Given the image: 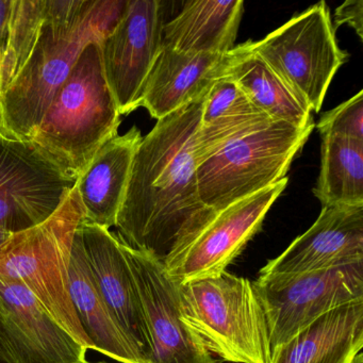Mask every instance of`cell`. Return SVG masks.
Listing matches in <instances>:
<instances>
[{
  "label": "cell",
  "instance_id": "6da1fadb",
  "mask_svg": "<svg viewBox=\"0 0 363 363\" xmlns=\"http://www.w3.org/2000/svg\"><path fill=\"white\" fill-rule=\"evenodd\" d=\"M205 97L157 121L142 138L116 218L123 243L161 262L216 216L199 196L194 155Z\"/></svg>",
  "mask_w": 363,
  "mask_h": 363
},
{
  "label": "cell",
  "instance_id": "7a4b0ae2",
  "mask_svg": "<svg viewBox=\"0 0 363 363\" xmlns=\"http://www.w3.org/2000/svg\"><path fill=\"white\" fill-rule=\"evenodd\" d=\"M128 0H45L39 27L0 99V135L28 143L82 50L118 25Z\"/></svg>",
  "mask_w": 363,
  "mask_h": 363
},
{
  "label": "cell",
  "instance_id": "3957f363",
  "mask_svg": "<svg viewBox=\"0 0 363 363\" xmlns=\"http://www.w3.org/2000/svg\"><path fill=\"white\" fill-rule=\"evenodd\" d=\"M120 125L99 42H93L82 50L28 143L63 176L76 182L101 146L118 135Z\"/></svg>",
  "mask_w": 363,
  "mask_h": 363
},
{
  "label": "cell",
  "instance_id": "277c9868",
  "mask_svg": "<svg viewBox=\"0 0 363 363\" xmlns=\"http://www.w3.org/2000/svg\"><path fill=\"white\" fill-rule=\"evenodd\" d=\"M84 220V207L74 186L48 220L14 233L0 245V277L22 282L78 343L94 350L69 294L74 238Z\"/></svg>",
  "mask_w": 363,
  "mask_h": 363
},
{
  "label": "cell",
  "instance_id": "5b68a950",
  "mask_svg": "<svg viewBox=\"0 0 363 363\" xmlns=\"http://www.w3.org/2000/svg\"><path fill=\"white\" fill-rule=\"evenodd\" d=\"M314 128L269 118L220 146L196 164L203 205L218 213L286 178Z\"/></svg>",
  "mask_w": 363,
  "mask_h": 363
},
{
  "label": "cell",
  "instance_id": "8992f818",
  "mask_svg": "<svg viewBox=\"0 0 363 363\" xmlns=\"http://www.w3.org/2000/svg\"><path fill=\"white\" fill-rule=\"evenodd\" d=\"M186 324L226 362L269 363V327L250 280L228 272L179 284Z\"/></svg>",
  "mask_w": 363,
  "mask_h": 363
},
{
  "label": "cell",
  "instance_id": "52a82bcc",
  "mask_svg": "<svg viewBox=\"0 0 363 363\" xmlns=\"http://www.w3.org/2000/svg\"><path fill=\"white\" fill-rule=\"evenodd\" d=\"M280 79L307 106L318 113L337 69L347 61L340 48L330 11L324 1L312 6L267 35L248 41Z\"/></svg>",
  "mask_w": 363,
  "mask_h": 363
},
{
  "label": "cell",
  "instance_id": "ba28073f",
  "mask_svg": "<svg viewBox=\"0 0 363 363\" xmlns=\"http://www.w3.org/2000/svg\"><path fill=\"white\" fill-rule=\"evenodd\" d=\"M269 327L272 350L323 314L363 301V261L281 278L252 281Z\"/></svg>",
  "mask_w": 363,
  "mask_h": 363
},
{
  "label": "cell",
  "instance_id": "9c48e42d",
  "mask_svg": "<svg viewBox=\"0 0 363 363\" xmlns=\"http://www.w3.org/2000/svg\"><path fill=\"white\" fill-rule=\"evenodd\" d=\"M288 177L216 213L192 239L167 257V273L178 284L216 277L243 252L260 231L267 212L288 184Z\"/></svg>",
  "mask_w": 363,
  "mask_h": 363
},
{
  "label": "cell",
  "instance_id": "30bf717a",
  "mask_svg": "<svg viewBox=\"0 0 363 363\" xmlns=\"http://www.w3.org/2000/svg\"><path fill=\"white\" fill-rule=\"evenodd\" d=\"M167 4L128 0L113 30L99 42L104 73L121 116L140 108L144 84L162 48Z\"/></svg>",
  "mask_w": 363,
  "mask_h": 363
},
{
  "label": "cell",
  "instance_id": "8fae6325",
  "mask_svg": "<svg viewBox=\"0 0 363 363\" xmlns=\"http://www.w3.org/2000/svg\"><path fill=\"white\" fill-rule=\"evenodd\" d=\"M123 250L150 335L148 363H218L186 324L179 284L167 273L163 262L124 243Z\"/></svg>",
  "mask_w": 363,
  "mask_h": 363
},
{
  "label": "cell",
  "instance_id": "7c38bea8",
  "mask_svg": "<svg viewBox=\"0 0 363 363\" xmlns=\"http://www.w3.org/2000/svg\"><path fill=\"white\" fill-rule=\"evenodd\" d=\"M75 184L30 144L0 135V228L10 235L48 220Z\"/></svg>",
  "mask_w": 363,
  "mask_h": 363
},
{
  "label": "cell",
  "instance_id": "4fadbf2b",
  "mask_svg": "<svg viewBox=\"0 0 363 363\" xmlns=\"http://www.w3.org/2000/svg\"><path fill=\"white\" fill-rule=\"evenodd\" d=\"M78 343L18 280L0 277V359L6 363H84Z\"/></svg>",
  "mask_w": 363,
  "mask_h": 363
},
{
  "label": "cell",
  "instance_id": "5bb4252c",
  "mask_svg": "<svg viewBox=\"0 0 363 363\" xmlns=\"http://www.w3.org/2000/svg\"><path fill=\"white\" fill-rule=\"evenodd\" d=\"M363 261V206L323 207L318 220L277 258L260 278H281Z\"/></svg>",
  "mask_w": 363,
  "mask_h": 363
},
{
  "label": "cell",
  "instance_id": "9a60e30c",
  "mask_svg": "<svg viewBox=\"0 0 363 363\" xmlns=\"http://www.w3.org/2000/svg\"><path fill=\"white\" fill-rule=\"evenodd\" d=\"M84 259L93 282L129 341L148 363L150 340L143 308L123 250V243L109 229L82 222L77 229Z\"/></svg>",
  "mask_w": 363,
  "mask_h": 363
},
{
  "label": "cell",
  "instance_id": "2e32d148",
  "mask_svg": "<svg viewBox=\"0 0 363 363\" xmlns=\"http://www.w3.org/2000/svg\"><path fill=\"white\" fill-rule=\"evenodd\" d=\"M225 55L179 52L162 46L144 84L140 107L157 121L201 101L223 75Z\"/></svg>",
  "mask_w": 363,
  "mask_h": 363
},
{
  "label": "cell",
  "instance_id": "e0dca14e",
  "mask_svg": "<svg viewBox=\"0 0 363 363\" xmlns=\"http://www.w3.org/2000/svg\"><path fill=\"white\" fill-rule=\"evenodd\" d=\"M141 131L133 126L104 144L76 180L84 222L110 229L116 226L130 177Z\"/></svg>",
  "mask_w": 363,
  "mask_h": 363
},
{
  "label": "cell",
  "instance_id": "ac0fdd59",
  "mask_svg": "<svg viewBox=\"0 0 363 363\" xmlns=\"http://www.w3.org/2000/svg\"><path fill=\"white\" fill-rule=\"evenodd\" d=\"M363 348V301L316 318L272 350L269 363H352Z\"/></svg>",
  "mask_w": 363,
  "mask_h": 363
},
{
  "label": "cell",
  "instance_id": "d6986e66",
  "mask_svg": "<svg viewBox=\"0 0 363 363\" xmlns=\"http://www.w3.org/2000/svg\"><path fill=\"white\" fill-rule=\"evenodd\" d=\"M242 0H190L165 23L162 45L179 52L225 55L235 48Z\"/></svg>",
  "mask_w": 363,
  "mask_h": 363
},
{
  "label": "cell",
  "instance_id": "ffe728a7",
  "mask_svg": "<svg viewBox=\"0 0 363 363\" xmlns=\"http://www.w3.org/2000/svg\"><path fill=\"white\" fill-rule=\"evenodd\" d=\"M69 294L80 325L94 350L118 362L147 363L129 341L95 286L77 231L69 265Z\"/></svg>",
  "mask_w": 363,
  "mask_h": 363
},
{
  "label": "cell",
  "instance_id": "44dd1931",
  "mask_svg": "<svg viewBox=\"0 0 363 363\" xmlns=\"http://www.w3.org/2000/svg\"><path fill=\"white\" fill-rule=\"evenodd\" d=\"M222 77L237 84L271 120L297 127L314 122L311 110L295 96L271 67L250 48L248 42L225 54Z\"/></svg>",
  "mask_w": 363,
  "mask_h": 363
},
{
  "label": "cell",
  "instance_id": "7402d4cb",
  "mask_svg": "<svg viewBox=\"0 0 363 363\" xmlns=\"http://www.w3.org/2000/svg\"><path fill=\"white\" fill-rule=\"evenodd\" d=\"M269 118L237 84L228 78L220 77L203 99L201 124L195 133V160L206 158L227 142Z\"/></svg>",
  "mask_w": 363,
  "mask_h": 363
},
{
  "label": "cell",
  "instance_id": "603a6c76",
  "mask_svg": "<svg viewBox=\"0 0 363 363\" xmlns=\"http://www.w3.org/2000/svg\"><path fill=\"white\" fill-rule=\"evenodd\" d=\"M313 194L323 207L363 206V142L322 138L320 172Z\"/></svg>",
  "mask_w": 363,
  "mask_h": 363
},
{
  "label": "cell",
  "instance_id": "cb8c5ba5",
  "mask_svg": "<svg viewBox=\"0 0 363 363\" xmlns=\"http://www.w3.org/2000/svg\"><path fill=\"white\" fill-rule=\"evenodd\" d=\"M323 137L363 142V91L320 116L315 125Z\"/></svg>",
  "mask_w": 363,
  "mask_h": 363
},
{
  "label": "cell",
  "instance_id": "d4e9b609",
  "mask_svg": "<svg viewBox=\"0 0 363 363\" xmlns=\"http://www.w3.org/2000/svg\"><path fill=\"white\" fill-rule=\"evenodd\" d=\"M14 0H0V99L4 95V73L9 54Z\"/></svg>",
  "mask_w": 363,
  "mask_h": 363
},
{
  "label": "cell",
  "instance_id": "484cf974",
  "mask_svg": "<svg viewBox=\"0 0 363 363\" xmlns=\"http://www.w3.org/2000/svg\"><path fill=\"white\" fill-rule=\"evenodd\" d=\"M348 25L354 29L359 39L363 40V0H347L337 8L333 28Z\"/></svg>",
  "mask_w": 363,
  "mask_h": 363
},
{
  "label": "cell",
  "instance_id": "4316f807",
  "mask_svg": "<svg viewBox=\"0 0 363 363\" xmlns=\"http://www.w3.org/2000/svg\"><path fill=\"white\" fill-rule=\"evenodd\" d=\"M12 235L8 233L7 231L4 230V229L0 228V245H3Z\"/></svg>",
  "mask_w": 363,
  "mask_h": 363
},
{
  "label": "cell",
  "instance_id": "83f0119b",
  "mask_svg": "<svg viewBox=\"0 0 363 363\" xmlns=\"http://www.w3.org/2000/svg\"><path fill=\"white\" fill-rule=\"evenodd\" d=\"M352 363H363L362 352H359V354L354 357V360L352 361Z\"/></svg>",
  "mask_w": 363,
  "mask_h": 363
},
{
  "label": "cell",
  "instance_id": "f1b7e54d",
  "mask_svg": "<svg viewBox=\"0 0 363 363\" xmlns=\"http://www.w3.org/2000/svg\"><path fill=\"white\" fill-rule=\"evenodd\" d=\"M84 363H106V362H88V361H86V362H84Z\"/></svg>",
  "mask_w": 363,
  "mask_h": 363
},
{
  "label": "cell",
  "instance_id": "f546056e",
  "mask_svg": "<svg viewBox=\"0 0 363 363\" xmlns=\"http://www.w3.org/2000/svg\"><path fill=\"white\" fill-rule=\"evenodd\" d=\"M0 363H6L5 361H3L1 360V359H0Z\"/></svg>",
  "mask_w": 363,
  "mask_h": 363
}]
</instances>
